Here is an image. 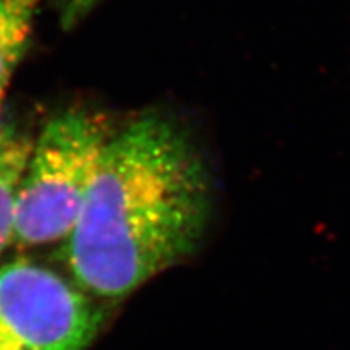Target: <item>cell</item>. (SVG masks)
I'll list each match as a JSON object with an SVG mask.
<instances>
[{"label": "cell", "instance_id": "5", "mask_svg": "<svg viewBox=\"0 0 350 350\" xmlns=\"http://www.w3.org/2000/svg\"><path fill=\"white\" fill-rule=\"evenodd\" d=\"M41 2L42 0H0V109L13 72L28 51L33 21Z\"/></svg>", "mask_w": 350, "mask_h": 350}, {"label": "cell", "instance_id": "6", "mask_svg": "<svg viewBox=\"0 0 350 350\" xmlns=\"http://www.w3.org/2000/svg\"><path fill=\"white\" fill-rule=\"evenodd\" d=\"M103 0H54V7L62 29L75 28Z\"/></svg>", "mask_w": 350, "mask_h": 350}, {"label": "cell", "instance_id": "1", "mask_svg": "<svg viewBox=\"0 0 350 350\" xmlns=\"http://www.w3.org/2000/svg\"><path fill=\"white\" fill-rule=\"evenodd\" d=\"M211 180L190 133L163 112L113 131L64 260L96 299H122L188 260L203 242Z\"/></svg>", "mask_w": 350, "mask_h": 350}, {"label": "cell", "instance_id": "2", "mask_svg": "<svg viewBox=\"0 0 350 350\" xmlns=\"http://www.w3.org/2000/svg\"><path fill=\"white\" fill-rule=\"evenodd\" d=\"M112 133L106 116L86 109L49 119L21 177L12 245L36 247L70 237Z\"/></svg>", "mask_w": 350, "mask_h": 350}, {"label": "cell", "instance_id": "4", "mask_svg": "<svg viewBox=\"0 0 350 350\" xmlns=\"http://www.w3.org/2000/svg\"><path fill=\"white\" fill-rule=\"evenodd\" d=\"M31 150L29 135L0 113V255L12 245L16 193Z\"/></svg>", "mask_w": 350, "mask_h": 350}, {"label": "cell", "instance_id": "3", "mask_svg": "<svg viewBox=\"0 0 350 350\" xmlns=\"http://www.w3.org/2000/svg\"><path fill=\"white\" fill-rule=\"evenodd\" d=\"M91 297L34 262L0 265V350H88L103 325Z\"/></svg>", "mask_w": 350, "mask_h": 350}]
</instances>
